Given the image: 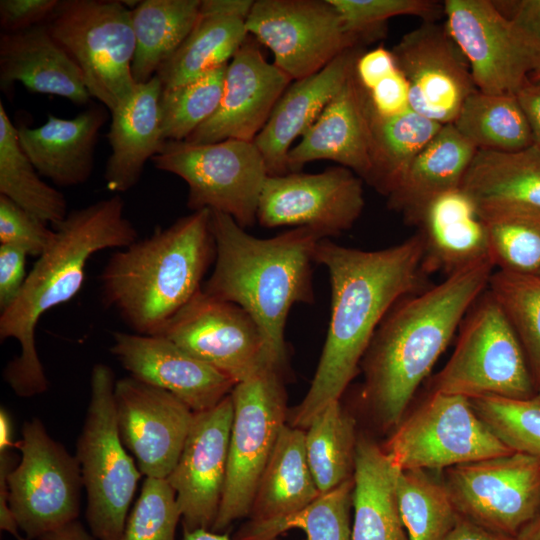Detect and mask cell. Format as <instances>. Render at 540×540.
Masks as SVG:
<instances>
[{
    "instance_id": "cell-58",
    "label": "cell",
    "mask_w": 540,
    "mask_h": 540,
    "mask_svg": "<svg viewBox=\"0 0 540 540\" xmlns=\"http://www.w3.org/2000/svg\"><path fill=\"white\" fill-rule=\"evenodd\" d=\"M10 416L5 408L0 409V453L15 447Z\"/></svg>"
},
{
    "instance_id": "cell-19",
    "label": "cell",
    "mask_w": 540,
    "mask_h": 540,
    "mask_svg": "<svg viewBox=\"0 0 540 540\" xmlns=\"http://www.w3.org/2000/svg\"><path fill=\"white\" fill-rule=\"evenodd\" d=\"M120 437L146 477L167 479L190 431L194 412L173 394L132 377L115 382Z\"/></svg>"
},
{
    "instance_id": "cell-35",
    "label": "cell",
    "mask_w": 540,
    "mask_h": 540,
    "mask_svg": "<svg viewBox=\"0 0 540 540\" xmlns=\"http://www.w3.org/2000/svg\"><path fill=\"white\" fill-rule=\"evenodd\" d=\"M245 19L200 16L179 49L157 71L163 89L178 87L227 65L249 36Z\"/></svg>"
},
{
    "instance_id": "cell-22",
    "label": "cell",
    "mask_w": 540,
    "mask_h": 540,
    "mask_svg": "<svg viewBox=\"0 0 540 540\" xmlns=\"http://www.w3.org/2000/svg\"><path fill=\"white\" fill-rule=\"evenodd\" d=\"M111 353L130 377L163 389L194 413L213 408L236 385L162 335L113 332Z\"/></svg>"
},
{
    "instance_id": "cell-43",
    "label": "cell",
    "mask_w": 540,
    "mask_h": 540,
    "mask_svg": "<svg viewBox=\"0 0 540 540\" xmlns=\"http://www.w3.org/2000/svg\"><path fill=\"white\" fill-rule=\"evenodd\" d=\"M227 65L178 87L162 88L160 113L165 141L186 140L215 114L223 96Z\"/></svg>"
},
{
    "instance_id": "cell-3",
    "label": "cell",
    "mask_w": 540,
    "mask_h": 540,
    "mask_svg": "<svg viewBox=\"0 0 540 540\" xmlns=\"http://www.w3.org/2000/svg\"><path fill=\"white\" fill-rule=\"evenodd\" d=\"M216 257L203 283L205 293L243 308L264 338L271 364L284 373L286 320L296 303H312V264L318 242L326 238L296 227L272 238H258L229 215L210 210Z\"/></svg>"
},
{
    "instance_id": "cell-32",
    "label": "cell",
    "mask_w": 540,
    "mask_h": 540,
    "mask_svg": "<svg viewBox=\"0 0 540 540\" xmlns=\"http://www.w3.org/2000/svg\"><path fill=\"white\" fill-rule=\"evenodd\" d=\"M321 495L305 452V430L286 424L258 482L249 522L265 523L293 515Z\"/></svg>"
},
{
    "instance_id": "cell-61",
    "label": "cell",
    "mask_w": 540,
    "mask_h": 540,
    "mask_svg": "<svg viewBox=\"0 0 540 540\" xmlns=\"http://www.w3.org/2000/svg\"><path fill=\"white\" fill-rule=\"evenodd\" d=\"M529 81L540 85V68L529 77Z\"/></svg>"
},
{
    "instance_id": "cell-53",
    "label": "cell",
    "mask_w": 540,
    "mask_h": 540,
    "mask_svg": "<svg viewBox=\"0 0 540 540\" xmlns=\"http://www.w3.org/2000/svg\"><path fill=\"white\" fill-rule=\"evenodd\" d=\"M516 95L528 118L534 145L540 149V85L528 81Z\"/></svg>"
},
{
    "instance_id": "cell-62",
    "label": "cell",
    "mask_w": 540,
    "mask_h": 540,
    "mask_svg": "<svg viewBox=\"0 0 540 540\" xmlns=\"http://www.w3.org/2000/svg\"><path fill=\"white\" fill-rule=\"evenodd\" d=\"M540 274V272H538Z\"/></svg>"
},
{
    "instance_id": "cell-52",
    "label": "cell",
    "mask_w": 540,
    "mask_h": 540,
    "mask_svg": "<svg viewBox=\"0 0 540 540\" xmlns=\"http://www.w3.org/2000/svg\"><path fill=\"white\" fill-rule=\"evenodd\" d=\"M496 9L540 43V0H496Z\"/></svg>"
},
{
    "instance_id": "cell-17",
    "label": "cell",
    "mask_w": 540,
    "mask_h": 540,
    "mask_svg": "<svg viewBox=\"0 0 540 540\" xmlns=\"http://www.w3.org/2000/svg\"><path fill=\"white\" fill-rule=\"evenodd\" d=\"M365 206L363 180L343 166L268 176L257 221L266 228L309 227L326 238L350 230Z\"/></svg>"
},
{
    "instance_id": "cell-55",
    "label": "cell",
    "mask_w": 540,
    "mask_h": 540,
    "mask_svg": "<svg viewBox=\"0 0 540 540\" xmlns=\"http://www.w3.org/2000/svg\"><path fill=\"white\" fill-rule=\"evenodd\" d=\"M445 540H514V537L488 530L460 515Z\"/></svg>"
},
{
    "instance_id": "cell-5",
    "label": "cell",
    "mask_w": 540,
    "mask_h": 540,
    "mask_svg": "<svg viewBox=\"0 0 540 540\" xmlns=\"http://www.w3.org/2000/svg\"><path fill=\"white\" fill-rule=\"evenodd\" d=\"M215 257L210 210L193 211L111 255L99 276L103 303L133 333L159 335L202 289Z\"/></svg>"
},
{
    "instance_id": "cell-16",
    "label": "cell",
    "mask_w": 540,
    "mask_h": 540,
    "mask_svg": "<svg viewBox=\"0 0 540 540\" xmlns=\"http://www.w3.org/2000/svg\"><path fill=\"white\" fill-rule=\"evenodd\" d=\"M159 335L235 384L266 367L275 368L253 318L240 306L215 298L203 289L172 317Z\"/></svg>"
},
{
    "instance_id": "cell-48",
    "label": "cell",
    "mask_w": 540,
    "mask_h": 540,
    "mask_svg": "<svg viewBox=\"0 0 540 540\" xmlns=\"http://www.w3.org/2000/svg\"><path fill=\"white\" fill-rule=\"evenodd\" d=\"M59 0H1L0 26L4 33H15L45 23Z\"/></svg>"
},
{
    "instance_id": "cell-47",
    "label": "cell",
    "mask_w": 540,
    "mask_h": 540,
    "mask_svg": "<svg viewBox=\"0 0 540 540\" xmlns=\"http://www.w3.org/2000/svg\"><path fill=\"white\" fill-rule=\"evenodd\" d=\"M54 230L4 195H0V243L39 257L50 245Z\"/></svg>"
},
{
    "instance_id": "cell-59",
    "label": "cell",
    "mask_w": 540,
    "mask_h": 540,
    "mask_svg": "<svg viewBox=\"0 0 540 540\" xmlns=\"http://www.w3.org/2000/svg\"><path fill=\"white\" fill-rule=\"evenodd\" d=\"M514 540H540V511L514 536Z\"/></svg>"
},
{
    "instance_id": "cell-8",
    "label": "cell",
    "mask_w": 540,
    "mask_h": 540,
    "mask_svg": "<svg viewBox=\"0 0 540 540\" xmlns=\"http://www.w3.org/2000/svg\"><path fill=\"white\" fill-rule=\"evenodd\" d=\"M80 69L91 97L110 112L133 94L135 37L122 1L63 0L45 22Z\"/></svg>"
},
{
    "instance_id": "cell-29",
    "label": "cell",
    "mask_w": 540,
    "mask_h": 540,
    "mask_svg": "<svg viewBox=\"0 0 540 540\" xmlns=\"http://www.w3.org/2000/svg\"><path fill=\"white\" fill-rule=\"evenodd\" d=\"M418 226L425 274L442 271L449 275L490 256L485 224L472 199L460 188L437 197Z\"/></svg>"
},
{
    "instance_id": "cell-20",
    "label": "cell",
    "mask_w": 540,
    "mask_h": 540,
    "mask_svg": "<svg viewBox=\"0 0 540 540\" xmlns=\"http://www.w3.org/2000/svg\"><path fill=\"white\" fill-rule=\"evenodd\" d=\"M233 420L231 393L194 413L179 459L167 477L176 492L183 530H212L226 482Z\"/></svg>"
},
{
    "instance_id": "cell-60",
    "label": "cell",
    "mask_w": 540,
    "mask_h": 540,
    "mask_svg": "<svg viewBox=\"0 0 540 540\" xmlns=\"http://www.w3.org/2000/svg\"><path fill=\"white\" fill-rule=\"evenodd\" d=\"M183 540H234L226 534L207 529L184 530Z\"/></svg>"
},
{
    "instance_id": "cell-14",
    "label": "cell",
    "mask_w": 540,
    "mask_h": 540,
    "mask_svg": "<svg viewBox=\"0 0 540 540\" xmlns=\"http://www.w3.org/2000/svg\"><path fill=\"white\" fill-rule=\"evenodd\" d=\"M459 514L514 537L540 511V457L513 452L446 469Z\"/></svg>"
},
{
    "instance_id": "cell-21",
    "label": "cell",
    "mask_w": 540,
    "mask_h": 540,
    "mask_svg": "<svg viewBox=\"0 0 540 540\" xmlns=\"http://www.w3.org/2000/svg\"><path fill=\"white\" fill-rule=\"evenodd\" d=\"M293 80L261 52L248 36L227 65L223 96L215 114L186 140L214 143L227 139L254 141Z\"/></svg>"
},
{
    "instance_id": "cell-33",
    "label": "cell",
    "mask_w": 540,
    "mask_h": 540,
    "mask_svg": "<svg viewBox=\"0 0 540 540\" xmlns=\"http://www.w3.org/2000/svg\"><path fill=\"white\" fill-rule=\"evenodd\" d=\"M200 5V0H144L131 9L136 84L153 78L179 49L200 18Z\"/></svg>"
},
{
    "instance_id": "cell-44",
    "label": "cell",
    "mask_w": 540,
    "mask_h": 540,
    "mask_svg": "<svg viewBox=\"0 0 540 540\" xmlns=\"http://www.w3.org/2000/svg\"><path fill=\"white\" fill-rule=\"evenodd\" d=\"M470 400L505 445L514 452L540 457V392L525 399L488 395Z\"/></svg>"
},
{
    "instance_id": "cell-46",
    "label": "cell",
    "mask_w": 540,
    "mask_h": 540,
    "mask_svg": "<svg viewBox=\"0 0 540 540\" xmlns=\"http://www.w3.org/2000/svg\"><path fill=\"white\" fill-rule=\"evenodd\" d=\"M180 520L176 492L168 480L146 477L117 540H175Z\"/></svg>"
},
{
    "instance_id": "cell-28",
    "label": "cell",
    "mask_w": 540,
    "mask_h": 540,
    "mask_svg": "<svg viewBox=\"0 0 540 540\" xmlns=\"http://www.w3.org/2000/svg\"><path fill=\"white\" fill-rule=\"evenodd\" d=\"M476 152L452 123L442 125L387 197L388 207L407 224L418 226L437 197L460 188Z\"/></svg>"
},
{
    "instance_id": "cell-9",
    "label": "cell",
    "mask_w": 540,
    "mask_h": 540,
    "mask_svg": "<svg viewBox=\"0 0 540 540\" xmlns=\"http://www.w3.org/2000/svg\"><path fill=\"white\" fill-rule=\"evenodd\" d=\"M151 160L155 168L185 181L190 210L224 213L243 228L257 221L260 195L269 174L254 141H166Z\"/></svg>"
},
{
    "instance_id": "cell-30",
    "label": "cell",
    "mask_w": 540,
    "mask_h": 540,
    "mask_svg": "<svg viewBox=\"0 0 540 540\" xmlns=\"http://www.w3.org/2000/svg\"><path fill=\"white\" fill-rule=\"evenodd\" d=\"M460 189L479 216L506 208L540 214V149L532 145L516 152L477 150Z\"/></svg>"
},
{
    "instance_id": "cell-2",
    "label": "cell",
    "mask_w": 540,
    "mask_h": 540,
    "mask_svg": "<svg viewBox=\"0 0 540 540\" xmlns=\"http://www.w3.org/2000/svg\"><path fill=\"white\" fill-rule=\"evenodd\" d=\"M495 270L485 257L440 283L400 299L386 314L361 360V397L375 423L394 429Z\"/></svg>"
},
{
    "instance_id": "cell-13",
    "label": "cell",
    "mask_w": 540,
    "mask_h": 540,
    "mask_svg": "<svg viewBox=\"0 0 540 540\" xmlns=\"http://www.w3.org/2000/svg\"><path fill=\"white\" fill-rule=\"evenodd\" d=\"M446 28L463 52L477 90L517 94L540 68V43L491 0H446Z\"/></svg>"
},
{
    "instance_id": "cell-49",
    "label": "cell",
    "mask_w": 540,
    "mask_h": 540,
    "mask_svg": "<svg viewBox=\"0 0 540 540\" xmlns=\"http://www.w3.org/2000/svg\"><path fill=\"white\" fill-rule=\"evenodd\" d=\"M372 110L381 117H393L411 109L409 84L397 68L367 91Z\"/></svg>"
},
{
    "instance_id": "cell-42",
    "label": "cell",
    "mask_w": 540,
    "mask_h": 540,
    "mask_svg": "<svg viewBox=\"0 0 540 540\" xmlns=\"http://www.w3.org/2000/svg\"><path fill=\"white\" fill-rule=\"evenodd\" d=\"M484 222L490 256L500 270L540 272V214L523 208H506L479 216Z\"/></svg>"
},
{
    "instance_id": "cell-38",
    "label": "cell",
    "mask_w": 540,
    "mask_h": 540,
    "mask_svg": "<svg viewBox=\"0 0 540 540\" xmlns=\"http://www.w3.org/2000/svg\"><path fill=\"white\" fill-rule=\"evenodd\" d=\"M0 195H4L52 227L68 214L64 195L40 178L22 150L17 127L0 101Z\"/></svg>"
},
{
    "instance_id": "cell-50",
    "label": "cell",
    "mask_w": 540,
    "mask_h": 540,
    "mask_svg": "<svg viewBox=\"0 0 540 540\" xmlns=\"http://www.w3.org/2000/svg\"><path fill=\"white\" fill-rule=\"evenodd\" d=\"M21 248L0 245V309L4 311L18 297L27 278L26 258Z\"/></svg>"
},
{
    "instance_id": "cell-25",
    "label": "cell",
    "mask_w": 540,
    "mask_h": 540,
    "mask_svg": "<svg viewBox=\"0 0 540 540\" xmlns=\"http://www.w3.org/2000/svg\"><path fill=\"white\" fill-rule=\"evenodd\" d=\"M16 82L28 90L86 104L91 95L82 73L45 23L0 37V89Z\"/></svg>"
},
{
    "instance_id": "cell-36",
    "label": "cell",
    "mask_w": 540,
    "mask_h": 540,
    "mask_svg": "<svg viewBox=\"0 0 540 540\" xmlns=\"http://www.w3.org/2000/svg\"><path fill=\"white\" fill-rule=\"evenodd\" d=\"M452 124L477 150L516 152L534 145L516 94L476 90L466 98Z\"/></svg>"
},
{
    "instance_id": "cell-12",
    "label": "cell",
    "mask_w": 540,
    "mask_h": 540,
    "mask_svg": "<svg viewBox=\"0 0 540 540\" xmlns=\"http://www.w3.org/2000/svg\"><path fill=\"white\" fill-rule=\"evenodd\" d=\"M400 470H440L514 451L483 422L471 400L432 392L394 428L382 447Z\"/></svg>"
},
{
    "instance_id": "cell-15",
    "label": "cell",
    "mask_w": 540,
    "mask_h": 540,
    "mask_svg": "<svg viewBox=\"0 0 540 540\" xmlns=\"http://www.w3.org/2000/svg\"><path fill=\"white\" fill-rule=\"evenodd\" d=\"M245 24L248 34L270 49L274 65L293 81L360 46L329 0H256Z\"/></svg>"
},
{
    "instance_id": "cell-41",
    "label": "cell",
    "mask_w": 540,
    "mask_h": 540,
    "mask_svg": "<svg viewBox=\"0 0 540 540\" xmlns=\"http://www.w3.org/2000/svg\"><path fill=\"white\" fill-rule=\"evenodd\" d=\"M487 289L514 329L540 392V274L497 269Z\"/></svg>"
},
{
    "instance_id": "cell-34",
    "label": "cell",
    "mask_w": 540,
    "mask_h": 540,
    "mask_svg": "<svg viewBox=\"0 0 540 540\" xmlns=\"http://www.w3.org/2000/svg\"><path fill=\"white\" fill-rule=\"evenodd\" d=\"M370 118L372 167L366 182L388 197L398 187L415 158L442 125L411 109L384 118L378 116L371 105Z\"/></svg>"
},
{
    "instance_id": "cell-31",
    "label": "cell",
    "mask_w": 540,
    "mask_h": 540,
    "mask_svg": "<svg viewBox=\"0 0 540 540\" xmlns=\"http://www.w3.org/2000/svg\"><path fill=\"white\" fill-rule=\"evenodd\" d=\"M399 471L374 440L358 436L352 540H408L396 495Z\"/></svg>"
},
{
    "instance_id": "cell-24",
    "label": "cell",
    "mask_w": 540,
    "mask_h": 540,
    "mask_svg": "<svg viewBox=\"0 0 540 540\" xmlns=\"http://www.w3.org/2000/svg\"><path fill=\"white\" fill-rule=\"evenodd\" d=\"M361 53L360 46L351 48L319 72L293 81L285 90L254 139L269 176L289 173L287 156L293 142L305 134L343 87Z\"/></svg>"
},
{
    "instance_id": "cell-57",
    "label": "cell",
    "mask_w": 540,
    "mask_h": 540,
    "mask_svg": "<svg viewBox=\"0 0 540 540\" xmlns=\"http://www.w3.org/2000/svg\"><path fill=\"white\" fill-rule=\"evenodd\" d=\"M40 540H95L76 520L65 527L43 536Z\"/></svg>"
},
{
    "instance_id": "cell-4",
    "label": "cell",
    "mask_w": 540,
    "mask_h": 540,
    "mask_svg": "<svg viewBox=\"0 0 540 540\" xmlns=\"http://www.w3.org/2000/svg\"><path fill=\"white\" fill-rule=\"evenodd\" d=\"M52 229L50 245L28 272L18 297L0 315V340L15 339L20 347L3 376L14 393L23 398L48 389L35 337L42 315L78 294L87 262L94 254L123 249L137 240V231L125 216L119 195L68 212Z\"/></svg>"
},
{
    "instance_id": "cell-56",
    "label": "cell",
    "mask_w": 540,
    "mask_h": 540,
    "mask_svg": "<svg viewBox=\"0 0 540 540\" xmlns=\"http://www.w3.org/2000/svg\"><path fill=\"white\" fill-rule=\"evenodd\" d=\"M7 471L5 469L0 470V527L1 530H5L11 533L17 540H28L23 538L17 526V523L9 509L7 502V483H6Z\"/></svg>"
},
{
    "instance_id": "cell-37",
    "label": "cell",
    "mask_w": 540,
    "mask_h": 540,
    "mask_svg": "<svg viewBox=\"0 0 540 540\" xmlns=\"http://www.w3.org/2000/svg\"><path fill=\"white\" fill-rule=\"evenodd\" d=\"M358 435L340 400L329 403L305 429L307 462L320 493L354 477Z\"/></svg>"
},
{
    "instance_id": "cell-45",
    "label": "cell",
    "mask_w": 540,
    "mask_h": 540,
    "mask_svg": "<svg viewBox=\"0 0 540 540\" xmlns=\"http://www.w3.org/2000/svg\"><path fill=\"white\" fill-rule=\"evenodd\" d=\"M338 12L344 29L359 45L381 37L387 20L416 16L435 22L444 13L443 4L430 0H329Z\"/></svg>"
},
{
    "instance_id": "cell-7",
    "label": "cell",
    "mask_w": 540,
    "mask_h": 540,
    "mask_svg": "<svg viewBox=\"0 0 540 540\" xmlns=\"http://www.w3.org/2000/svg\"><path fill=\"white\" fill-rule=\"evenodd\" d=\"M432 383V392L469 399L537 393L521 343L488 289L464 317L455 350Z\"/></svg>"
},
{
    "instance_id": "cell-1",
    "label": "cell",
    "mask_w": 540,
    "mask_h": 540,
    "mask_svg": "<svg viewBox=\"0 0 540 540\" xmlns=\"http://www.w3.org/2000/svg\"><path fill=\"white\" fill-rule=\"evenodd\" d=\"M424 243L420 233L380 250L341 246L324 238L315 262L325 266L331 285V315L311 385L289 410L287 424L305 430L342 394L358 372L372 337L390 309L421 284Z\"/></svg>"
},
{
    "instance_id": "cell-51",
    "label": "cell",
    "mask_w": 540,
    "mask_h": 540,
    "mask_svg": "<svg viewBox=\"0 0 540 540\" xmlns=\"http://www.w3.org/2000/svg\"><path fill=\"white\" fill-rule=\"evenodd\" d=\"M397 68L392 51L380 45L359 55L355 63V74L362 87L370 91Z\"/></svg>"
},
{
    "instance_id": "cell-27",
    "label": "cell",
    "mask_w": 540,
    "mask_h": 540,
    "mask_svg": "<svg viewBox=\"0 0 540 540\" xmlns=\"http://www.w3.org/2000/svg\"><path fill=\"white\" fill-rule=\"evenodd\" d=\"M162 83L157 75L137 84L127 101L111 112L107 138L111 154L104 178L106 188L115 193L126 192L140 179L149 159L162 150L160 97Z\"/></svg>"
},
{
    "instance_id": "cell-18",
    "label": "cell",
    "mask_w": 540,
    "mask_h": 540,
    "mask_svg": "<svg viewBox=\"0 0 540 540\" xmlns=\"http://www.w3.org/2000/svg\"><path fill=\"white\" fill-rule=\"evenodd\" d=\"M391 51L409 84L411 110L441 125L453 123L477 88L468 62L446 26L423 21Z\"/></svg>"
},
{
    "instance_id": "cell-6",
    "label": "cell",
    "mask_w": 540,
    "mask_h": 540,
    "mask_svg": "<svg viewBox=\"0 0 540 540\" xmlns=\"http://www.w3.org/2000/svg\"><path fill=\"white\" fill-rule=\"evenodd\" d=\"M115 382L108 365L93 366L89 405L76 444L87 493L86 520L97 540H117L122 535L142 475L120 437Z\"/></svg>"
},
{
    "instance_id": "cell-11",
    "label": "cell",
    "mask_w": 540,
    "mask_h": 540,
    "mask_svg": "<svg viewBox=\"0 0 540 540\" xmlns=\"http://www.w3.org/2000/svg\"><path fill=\"white\" fill-rule=\"evenodd\" d=\"M15 447L21 457L6 477L8 506L26 538L40 540L77 520L83 486L80 465L39 418L23 424Z\"/></svg>"
},
{
    "instance_id": "cell-10",
    "label": "cell",
    "mask_w": 540,
    "mask_h": 540,
    "mask_svg": "<svg viewBox=\"0 0 540 540\" xmlns=\"http://www.w3.org/2000/svg\"><path fill=\"white\" fill-rule=\"evenodd\" d=\"M284 373L266 367L231 391L233 420L226 482L212 531L248 517L253 497L282 428L287 424Z\"/></svg>"
},
{
    "instance_id": "cell-54",
    "label": "cell",
    "mask_w": 540,
    "mask_h": 540,
    "mask_svg": "<svg viewBox=\"0 0 540 540\" xmlns=\"http://www.w3.org/2000/svg\"><path fill=\"white\" fill-rule=\"evenodd\" d=\"M253 4L252 0H202L200 16H233L246 20Z\"/></svg>"
},
{
    "instance_id": "cell-26",
    "label": "cell",
    "mask_w": 540,
    "mask_h": 540,
    "mask_svg": "<svg viewBox=\"0 0 540 540\" xmlns=\"http://www.w3.org/2000/svg\"><path fill=\"white\" fill-rule=\"evenodd\" d=\"M106 109L94 105L71 119L49 115L36 128L17 127L19 144L40 176L58 186H76L89 179Z\"/></svg>"
},
{
    "instance_id": "cell-23",
    "label": "cell",
    "mask_w": 540,
    "mask_h": 540,
    "mask_svg": "<svg viewBox=\"0 0 540 540\" xmlns=\"http://www.w3.org/2000/svg\"><path fill=\"white\" fill-rule=\"evenodd\" d=\"M372 131L367 91L355 68L343 87L287 156L289 173L305 164L330 160L350 169L363 181L371 173Z\"/></svg>"
},
{
    "instance_id": "cell-40",
    "label": "cell",
    "mask_w": 540,
    "mask_h": 540,
    "mask_svg": "<svg viewBox=\"0 0 540 540\" xmlns=\"http://www.w3.org/2000/svg\"><path fill=\"white\" fill-rule=\"evenodd\" d=\"M354 477L322 493L301 511L286 518L265 523L247 522L234 540H276L291 529H300L306 540H352L351 510Z\"/></svg>"
},
{
    "instance_id": "cell-39",
    "label": "cell",
    "mask_w": 540,
    "mask_h": 540,
    "mask_svg": "<svg viewBox=\"0 0 540 540\" xmlns=\"http://www.w3.org/2000/svg\"><path fill=\"white\" fill-rule=\"evenodd\" d=\"M396 495L408 540H445L460 517L444 481L424 469L400 470Z\"/></svg>"
}]
</instances>
